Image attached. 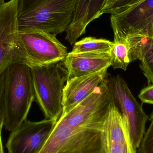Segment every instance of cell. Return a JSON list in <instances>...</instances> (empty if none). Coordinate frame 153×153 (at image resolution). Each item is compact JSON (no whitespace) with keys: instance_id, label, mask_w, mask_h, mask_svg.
Masks as SVG:
<instances>
[{"instance_id":"e0dca14e","label":"cell","mask_w":153,"mask_h":153,"mask_svg":"<svg viewBox=\"0 0 153 153\" xmlns=\"http://www.w3.org/2000/svg\"><path fill=\"white\" fill-rule=\"evenodd\" d=\"M141 61L140 69L147 78L148 83L153 85V41Z\"/></svg>"},{"instance_id":"d4e9b609","label":"cell","mask_w":153,"mask_h":153,"mask_svg":"<svg viewBox=\"0 0 153 153\" xmlns=\"http://www.w3.org/2000/svg\"><path fill=\"white\" fill-rule=\"evenodd\" d=\"M142 1V0H130V1H129V2H128V3L127 4H126V5H125V6H123V7H125V6H128V5H131V4H134L138 2L141 1ZM122 7H121V8H122ZM119 9H118V10H119Z\"/></svg>"},{"instance_id":"ba28073f","label":"cell","mask_w":153,"mask_h":153,"mask_svg":"<svg viewBox=\"0 0 153 153\" xmlns=\"http://www.w3.org/2000/svg\"><path fill=\"white\" fill-rule=\"evenodd\" d=\"M56 121L47 119L38 122L26 120L11 132L6 148L8 153H39L50 135Z\"/></svg>"},{"instance_id":"7402d4cb","label":"cell","mask_w":153,"mask_h":153,"mask_svg":"<svg viewBox=\"0 0 153 153\" xmlns=\"http://www.w3.org/2000/svg\"><path fill=\"white\" fill-rule=\"evenodd\" d=\"M130 1V0H117V1L112 6L103 12V14L105 13L112 14L120 8L127 4Z\"/></svg>"},{"instance_id":"8992f818","label":"cell","mask_w":153,"mask_h":153,"mask_svg":"<svg viewBox=\"0 0 153 153\" xmlns=\"http://www.w3.org/2000/svg\"><path fill=\"white\" fill-rule=\"evenodd\" d=\"M108 85L112 98L118 108L137 149L145 133L147 115L129 90L126 81L119 75L109 77Z\"/></svg>"},{"instance_id":"7a4b0ae2","label":"cell","mask_w":153,"mask_h":153,"mask_svg":"<svg viewBox=\"0 0 153 153\" xmlns=\"http://www.w3.org/2000/svg\"><path fill=\"white\" fill-rule=\"evenodd\" d=\"M5 129L12 132L27 120L35 99L31 68L22 63L12 64L4 71Z\"/></svg>"},{"instance_id":"d6986e66","label":"cell","mask_w":153,"mask_h":153,"mask_svg":"<svg viewBox=\"0 0 153 153\" xmlns=\"http://www.w3.org/2000/svg\"><path fill=\"white\" fill-rule=\"evenodd\" d=\"M132 35L144 36L153 39V13L145 21L140 28Z\"/></svg>"},{"instance_id":"3957f363","label":"cell","mask_w":153,"mask_h":153,"mask_svg":"<svg viewBox=\"0 0 153 153\" xmlns=\"http://www.w3.org/2000/svg\"><path fill=\"white\" fill-rule=\"evenodd\" d=\"M78 0H35L30 10L18 17L19 30H38L57 35L71 22Z\"/></svg>"},{"instance_id":"5bb4252c","label":"cell","mask_w":153,"mask_h":153,"mask_svg":"<svg viewBox=\"0 0 153 153\" xmlns=\"http://www.w3.org/2000/svg\"><path fill=\"white\" fill-rule=\"evenodd\" d=\"M111 54L113 68L126 71L128 65L131 62L129 47L126 37L114 33Z\"/></svg>"},{"instance_id":"5b68a950","label":"cell","mask_w":153,"mask_h":153,"mask_svg":"<svg viewBox=\"0 0 153 153\" xmlns=\"http://www.w3.org/2000/svg\"><path fill=\"white\" fill-rule=\"evenodd\" d=\"M18 43L22 63L30 67L62 62L68 53L56 35L41 30H19Z\"/></svg>"},{"instance_id":"30bf717a","label":"cell","mask_w":153,"mask_h":153,"mask_svg":"<svg viewBox=\"0 0 153 153\" xmlns=\"http://www.w3.org/2000/svg\"><path fill=\"white\" fill-rule=\"evenodd\" d=\"M153 13V0H142L122 7L111 14L113 32L122 36L133 35Z\"/></svg>"},{"instance_id":"ffe728a7","label":"cell","mask_w":153,"mask_h":153,"mask_svg":"<svg viewBox=\"0 0 153 153\" xmlns=\"http://www.w3.org/2000/svg\"><path fill=\"white\" fill-rule=\"evenodd\" d=\"M4 74L0 76V130L2 129L4 120Z\"/></svg>"},{"instance_id":"4fadbf2b","label":"cell","mask_w":153,"mask_h":153,"mask_svg":"<svg viewBox=\"0 0 153 153\" xmlns=\"http://www.w3.org/2000/svg\"><path fill=\"white\" fill-rule=\"evenodd\" d=\"M106 0H78L72 20L66 32L65 39L71 45L85 33L89 23L102 15Z\"/></svg>"},{"instance_id":"6da1fadb","label":"cell","mask_w":153,"mask_h":153,"mask_svg":"<svg viewBox=\"0 0 153 153\" xmlns=\"http://www.w3.org/2000/svg\"><path fill=\"white\" fill-rule=\"evenodd\" d=\"M108 79L61 115L39 153H101L102 130L113 101Z\"/></svg>"},{"instance_id":"44dd1931","label":"cell","mask_w":153,"mask_h":153,"mask_svg":"<svg viewBox=\"0 0 153 153\" xmlns=\"http://www.w3.org/2000/svg\"><path fill=\"white\" fill-rule=\"evenodd\" d=\"M142 102L153 105V85L143 88L138 95Z\"/></svg>"},{"instance_id":"cb8c5ba5","label":"cell","mask_w":153,"mask_h":153,"mask_svg":"<svg viewBox=\"0 0 153 153\" xmlns=\"http://www.w3.org/2000/svg\"><path fill=\"white\" fill-rule=\"evenodd\" d=\"M2 129L0 130V153H4L2 141Z\"/></svg>"},{"instance_id":"277c9868","label":"cell","mask_w":153,"mask_h":153,"mask_svg":"<svg viewBox=\"0 0 153 153\" xmlns=\"http://www.w3.org/2000/svg\"><path fill=\"white\" fill-rule=\"evenodd\" d=\"M35 99L45 118L57 121L63 111V96L67 71L62 62L30 67Z\"/></svg>"},{"instance_id":"ac0fdd59","label":"cell","mask_w":153,"mask_h":153,"mask_svg":"<svg viewBox=\"0 0 153 153\" xmlns=\"http://www.w3.org/2000/svg\"><path fill=\"white\" fill-rule=\"evenodd\" d=\"M151 124L145 133L140 143L138 153H153V112L150 118Z\"/></svg>"},{"instance_id":"484cf974","label":"cell","mask_w":153,"mask_h":153,"mask_svg":"<svg viewBox=\"0 0 153 153\" xmlns=\"http://www.w3.org/2000/svg\"><path fill=\"white\" fill-rule=\"evenodd\" d=\"M4 2H5L4 0H0V5L3 4Z\"/></svg>"},{"instance_id":"9c48e42d","label":"cell","mask_w":153,"mask_h":153,"mask_svg":"<svg viewBox=\"0 0 153 153\" xmlns=\"http://www.w3.org/2000/svg\"><path fill=\"white\" fill-rule=\"evenodd\" d=\"M101 145V153H137V149L113 100L103 123Z\"/></svg>"},{"instance_id":"2e32d148","label":"cell","mask_w":153,"mask_h":153,"mask_svg":"<svg viewBox=\"0 0 153 153\" xmlns=\"http://www.w3.org/2000/svg\"><path fill=\"white\" fill-rule=\"evenodd\" d=\"M122 36L126 37L127 40L131 62L137 60L141 61L153 41V39H152L144 36L138 35Z\"/></svg>"},{"instance_id":"8fae6325","label":"cell","mask_w":153,"mask_h":153,"mask_svg":"<svg viewBox=\"0 0 153 153\" xmlns=\"http://www.w3.org/2000/svg\"><path fill=\"white\" fill-rule=\"evenodd\" d=\"M108 69L67 80L63 90L62 114L70 111L89 96L108 76Z\"/></svg>"},{"instance_id":"7c38bea8","label":"cell","mask_w":153,"mask_h":153,"mask_svg":"<svg viewBox=\"0 0 153 153\" xmlns=\"http://www.w3.org/2000/svg\"><path fill=\"white\" fill-rule=\"evenodd\" d=\"M62 63L68 79L97 72L112 66L111 53H68Z\"/></svg>"},{"instance_id":"52a82bcc","label":"cell","mask_w":153,"mask_h":153,"mask_svg":"<svg viewBox=\"0 0 153 153\" xmlns=\"http://www.w3.org/2000/svg\"><path fill=\"white\" fill-rule=\"evenodd\" d=\"M19 0L0 5V76L12 64L22 63L18 43Z\"/></svg>"},{"instance_id":"603a6c76","label":"cell","mask_w":153,"mask_h":153,"mask_svg":"<svg viewBox=\"0 0 153 153\" xmlns=\"http://www.w3.org/2000/svg\"><path fill=\"white\" fill-rule=\"evenodd\" d=\"M117 0H106V3H105V6L102 11V13L103 14V12L105 10L109 8L111 6H112L116 1Z\"/></svg>"},{"instance_id":"9a60e30c","label":"cell","mask_w":153,"mask_h":153,"mask_svg":"<svg viewBox=\"0 0 153 153\" xmlns=\"http://www.w3.org/2000/svg\"><path fill=\"white\" fill-rule=\"evenodd\" d=\"M113 42L105 39L87 37L74 44L71 53H111Z\"/></svg>"}]
</instances>
